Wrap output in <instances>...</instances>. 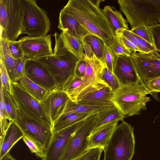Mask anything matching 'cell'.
Returning a JSON list of instances; mask_svg holds the SVG:
<instances>
[{"instance_id": "obj_47", "label": "cell", "mask_w": 160, "mask_h": 160, "mask_svg": "<svg viewBox=\"0 0 160 160\" xmlns=\"http://www.w3.org/2000/svg\"><path fill=\"white\" fill-rule=\"evenodd\" d=\"M83 42L85 55L88 58H91L95 55L93 52L90 46L84 41Z\"/></svg>"}, {"instance_id": "obj_22", "label": "cell", "mask_w": 160, "mask_h": 160, "mask_svg": "<svg viewBox=\"0 0 160 160\" xmlns=\"http://www.w3.org/2000/svg\"><path fill=\"white\" fill-rule=\"evenodd\" d=\"M114 105H95L81 104L70 99L66 106L62 115L74 113L95 115L110 108Z\"/></svg>"}, {"instance_id": "obj_4", "label": "cell", "mask_w": 160, "mask_h": 160, "mask_svg": "<svg viewBox=\"0 0 160 160\" xmlns=\"http://www.w3.org/2000/svg\"><path fill=\"white\" fill-rule=\"evenodd\" d=\"M149 94L143 83L120 84L113 92L112 101L125 116L131 117L146 110V104L151 100L147 96Z\"/></svg>"}, {"instance_id": "obj_5", "label": "cell", "mask_w": 160, "mask_h": 160, "mask_svg": "<svg viewBox=\"0 0 160 160\" xmlns=\"http://www.w3.org/2000/svg\"><path fill=\"white\" fill-rule=\"evenodd\" d=\"M134 128L124 121L118 125L104 150L103 160H132L135 153Z\"/></svg>"}, {"instance_id": "obj_26", "label": "cell", "mask_w": 160, "mask_h": 160, "mask_svg": "<svg viewBox=\"0 0 160 160\" xmlns=\"http://www.w3.org/2000/svg\"><path fill=\"white\" fill-rule=\"evenodd\" d=\"M0 59L3 62L11 82H16L14 67V60L10 52L7 40L0 38Z\"/></svg>"}, {"instance_id": "obj_30", "label": "cell", "mask_w": 160, "mask_h": 160, "mask_svg": "<svg viewBox=\"0 0 160 160\" xmlns=\"http://www.w3.org/2000/svg\"><path fill=\"white\" fill-rule=\"evenodd\" d=\"M83 41L88 43L97 58L106 66L103 58L105 43L99 38L93 34L88 35L83 39Z\"/></svg>"}, {"instance_id": "obj_50", "label": "cell", "mask_w": 160, "mask_h": 160, "mask_svg": "<svg viewBox=\"0 0 160 160\" xmlns=\"http://www.w3.org/2000/svg\"><path fill=\"white\" fill-rule=\"evenodd\" d=\"M159 22V23H160V21Z\"/></svg>"}, {"instance_id": "obj_15", "label": "cell", "mask_w": 160, "mask_h": 160, "mask_svg": "<svg viewBox=\"0 0 160 160\" xmlns=\"http://www.w3.org/2000/svg\"><path fill=\"white\" fill-rule=\"evenodd\" d=\"M113 92L107 84L99 83L82 92L75 102L95 105H113L112 101Z\"/></svg>"}, {"instance_id": "obj_13", "label": "cell", "mask_w": 160, "mask_h": 160, "mask_svg": "<svg viewBox=\"0 0 160 160\" xmlns=\"http://www.w3.org/2000/svg\"><path fill=\"white\" fill-rule=\"evenodd\" d=\"M70 99L68 94L63 90H55L50 92L40 102L43 112L52 128L54 123L62 114Z\"/></svg>"}, {"instance_id": "obj_25", "label": "cell", "mask_w": 160, "mask_h": 160, "mask_svg": "<svg viewBox=\"0 0 160 160\" xmlns=\"http://www.w3.org/2000/svg\"><path fill=\"white\" fill-rule=\"evenodd\" d=\"M61 34L63 43L78 60L83 58L84 52L83 40L79 39L66 32L62 31Z\"/></svg>"}, {"instance_id": "obj_6", "label": "cell", "mask_w": 160, "mask_h": 160, "mask_svg": "<svg viewBox=\"0 0 160 160\" xmlns=\"http://www.w3.org/2000/svg\"><path fill=\"white\" fill-rule=\"evenodd\" d=\"M21 0H0V38L16 41L23 32Z\"/></svg>"}, {"instance_id": "obj_44", "label": "cell", "mask_w": 160, "mask_h": 160, "mask_svg": "<svg viewBox=\"0 0 160 160\" xmlns=\"http://www.w3.org/2000/svg\"><path fill=\"white\" fill-rule=\"evenodd\" d=\"M143 84L150 94L160 92V77L143 82Z\"/></svg>"}, {"instance_id": "obj_32", "label": "cell", "mask_w": 160, "mask_h": 160, "mask_svg": "<svg viewBox=\"0 0 160 160\" xmlns=\"http://www.w3.org/2000/svg\"><path fill=\"white\" fill-rule=\"evenodd\" d=\"M82 78L75 76L65 84L63 89L70 99L75 102L79 89L82 83Z\"/></svg>"}, {"instance_id": "obj_1", "label": "cell", "mask_w": 160, "mask_h": 160, "mask_svg": "<svg viewBox=\"0 0 160 160\" xmlns=\"http://www.w3.org/2000/svg\"><path fill=\"white\" fill-rule=\"evenodd\" d=\"M78 21L91 34L109 47L118 40L114 28L102 9L90 0H69L62 9Z\"/></svg>"}, {"instance_id": "obj_14", "label": "cell", "mask_w": 160, "mask_h": 160, "mask_svg": "<svg viewBox=\"0 0 160 160\" xmlns=\"http://www.w3.org/2000/svg\"><path fill=\"white\" fill-rule=\"evenodd\" d=\"M19 41L24 56L28 59L33 60L53 54L50 34L44 37H24Z\"/></svg>"}, {"instance_id": "obj_35", "label": "cell", "mask_w": 160, "mask_h": 160, "mask_svg": "<svg viewBox=\"0 0 160 160\" xmlns=\"http://www.w3.org/2000/svg\"><path fill=\"white\" fill-rule=\"evenodd\" d=\"M3 89L7 111L11 119L14 121L16 118L17 107L12 96L3 88Z\"/></svg>"}, {"instance_id": "obj_18", "label": "cell", "mask_w": 160, "mask_h": 160, "mask_svg": "<svg viewBox=\"0 0 160 160\" xmlns=\"http://www.w3.org/2000/svg\"><path fill=\"white\" fill-rule=\"evenodd\" d=\"M83 58L86 62L87 67L77 98L82 92L94 85L99 83L106 84L101 79V72L105 65H104L95 55L89 58L87 57L84 53Z\"/></svg>"}, {"instance_id": "obj_24", "label": "cell", "mask_w": 160, "mask_h": 160, "mask_svg": "<svg viewBox=\"0 0 160 160\" xmlns=\"http://www.w3.org/2000/svg\"><path fill=\"white\" fill-rule=\"evenodd\" d=\"M102 10L113 26L116 35L120 34L123 30H129L127 21L114 7L107 6Z\"/></svg>"}, {"instance_id": "obj_8", "label": "cell", "mask_w": 160, "mask_h": 160, "mask_svg": "<svg viewBox=\"0 0 160 160\" xmlns=\"http://www.w3.org/2000/svg\"><path fill=\"white\" fill-rule=\"evenodd\" d=\"M97 114L84 120L69 139L61 160H73L88 150L89 137L98 119Z\"/></svg>"}, {"instance_id": "obj_10", "label": "cell", "mask_w": 160, "mask_h": 160, "mask_svg": "<svg viewBox=\"0 0 160 160\" xmlns=\"http://www.w3.org/2000/svg\"><path fill=\"white\" fill-rule=\"evenodd\" d=\"M13 121L24 135L47 148L53 134L52 128L50 126L28 117L18 108L16 118Z\"/></svg>"}, {"instance_id": "obj_29", "label": "cell", "mask_w": 160, "mask_h": 160, "mask_svg": "<svg viewBox=\"0 0 160 160\" xmlns=\"http://www.w3.org/2000/svg\"><path fill=\"white\" fill-rule=\"evenodd\" d=\"M120 34L130 41L141 50L142 53H150L157 51L154 47L135 34L130 30L124 29Z\"/></svg>"}, {"instance_id": "obj_41", "label": "cell", "mask_w": 160, "mask_h": 160, "mask_svg": "<svg viewBox=\"0 0 160 160\" xmlns=\"http://www.w3.org/2000/svg\"><path fill=\"white\" fill-rule=\"evenodd\" d=\"M153 41V45L160 54V23L149 26Z\"/></svg>"}, {"instance_id": "obj_43", "label": "cell", "mask_w": 160, "mask_h": 160, "mask_svg": "<svg viewBox=\"0 0 160 160\" xmlns=\"http://www.w3.org/2000/svg\"><path fill=\"white\" fill-rule=\"evenodd\" d=\"M28 59L25 56L14 60V70L16 82L25 74V65Z\"/></svg>"}, {"instance_id": "obj_19", "label": "cell", "mask_w": 160, "mask_h": 160, "mask_svg": "<svg viewBox=\"0 0 160 160\" xmlns=\"http://www.w3.org/2000/svg\"><path fill=\"white\" fill-rule=\"evenodd\" d=\"M57 28L62 31L67 32L82 40L88 35L91 34L75 18L62 9L59 13Z\"/></svg>"}, {"instance_id": "obj_20", "label": "cell", "mask_w": 160, "mask_h": 160, "mask_svg": "<svg viewBox=\"0 0 160 160\" xmlns=\"http://www.w3.org/2000/svg\"><path fill=\"white\" fill-rule=\"evenodd\" d=\"M24 135L16 123L11 120L4 134L0 139V160L4 159L12 147Z\"/></svg>"}, {"instance_id": "obj_2", "label": "cell", "mask_w": 160, "mask_h": 160, "mask_svg": "<svg viewBox=\"0 0 160 160\" xmlns=\"http://www.w3.org/2000/svg\"><path fill=\"white\" fill-rule=\"evenodd\" d=\"M53 54L33 59L46 69L55 81L56 90H63L67 82L75 76L76 57L65 46L61 34L55 32Z\"/></svg>"}, {"instance_id": "obj_37", "label": "cell", "mask_w": 160, "mask_h": 160, "mask_svg": "<svg viewBox=\"0 0 160 160\" xmlns=\"http://www.w3.org/2000/svg\"><path fill=\"white\" fill-rule=\"evenodd\" d=\"M130 30L153 46V40L149 26H137L131 28Z\"/></svg>"}, {"instance_id": "obj_46", "label": "cell", "mask_w": 160, "mask_h": 160, "mask_svg": "<svg viewBox=\"0 0 160 160\" xmlns=\"http://www.w3.org/2000/svg\"><path fill=\"white\" fill-rule=\"evenodd\" d=\"M86 67V62L83 58L78 60L76 67L75 76L83 78L85 73Z\"/></svg>"}, {"instance_id": "obj_16", "label": "cell", "mask_w": 160, "mask_h": 160, "mask_svg": "<svg viewBox=\"0 0 160 160\" xmlns=\"http://www.w3.org/2000/svg\"><path fill=\"white\" fill-rule=\"evenodd\" d=\"M113 73L121 84L143 83L131 57L117 56L113 67Z\"/></svg>"}, {"instance_id": "obj_27", "label": "cell", "mask_w": 160, "mask_h": 160, "mask_svg": "<svg viewBox=\"0 0 160 160\" xmlns=\"http://www.w3.org/2000/svg\"><path fill=\"white\" fill-rule=\"evenodd\" d=\"M94 115L92 114L71 113L63 114L53 126V133L60 131Z\"/></svg>"}, {"instance_id": "obj_49", "label": "cell", "mask_w": 160, "mask_h": 160, "mask_svg": "<svg viewBox=\"0 0 160 160\" xmlns=\"http://www.w3.org/2000/svg\"><path fill=\"white\" fill-rule=\"evenodd\" d=\"M91 1L95 5L99 7L100 2H103V0H91Z\"/></svg>"}, {"instance_id": "obj_48", "label": "cell", "mask_w": 160, "mask_h": 160, "mask_svg": "<svg viewBox=\"0 0 160 160\" xmlns=\"http://www.w3.org/2000/svg\"><path fill=\"white\" fill-rule=\"evenodd\" d=\"M4 160H17L9 152L5 157Z\"/></svg>"}, {"instance_id": "obj_38", "label": "cell", "mask_w": 160, "mask_h": 160, "mask_svg": "<svg viewBox=\"0 0 160 160\" xmlns=\"http://www.w3.org/2000/svg\"><path fill=\"white\" fill-rule=\"evenodd\" d=\"M103 150L100 148H93L87 150L85 153L72 160H100Z\"/></svg>"}, {"instance_id": "obj_11", "label": "cell", "mask_w": 160, "mask_h": 160, "mask_svg": "<svg viewBox=\"0 0 160 160\" xmlns=\"http://www.w3.org/2000/svg\"><path fill=\"white\" fill-rule=\"evenodd\" d=\"M132 58L138 73L143 82L160 77V54L132 52Z\"/></svg>"}, {"instance_id": "obj_9", "label": "cell", "mask_w": 160, "mask_h": 160, "mask_svg": "<svg viewBox=\"0 0 160 160\" xmlns=\"http://www.w3.org/2000/svg\"><path fill=\"white\" fill-rule=\"evenodd\" d=\"M12 98L17 108L28 117L52 127L47 120L39 101L29 94L17 82H11Z\"/></svg>"}, {"instance_id": "obj_17", "label": "cell", "mask_w": 160, "mask_h": 160, "mask_svg": "<svg viewBox=\"0 0 160 160\" xmlns=\"http://www.w3.org/2000/svg\"><path fill=\"white\" fill-rule=\"evenodd\" d=\"M25 73L30 80L49 92L56 90V83L50 73L35 61L28 60L25 65Z\"/></svg>"}, {"instance_id": "obj_45", "label": "cell", "mask_w": 160, "mask_h": 160, "mask_svg": "<svg viewBox=\"0 0 160 160\" xmlns=\"http://www.w3.org/2000/svg\"><path fill=\"white\" fill-rule=\"evenodd\" d=\"M118 40L128 50L132 52H138L142 53L141 50L130 41L120 34L116 35Z\"/></svg>"}, {"instance_id": "obj_21", "label": "cell", "mask_w": 160, "mask_h": 160, "mask_svg": "<svg viewBox=\"0 0 160 160\" xmlns=\"http://www.w3.org/2000/svg\"><path fill=\"white\" fill-rule=\"evenodd\" d=\"M117 125V122L106 124L91 134L89 137L88 150L98 148L103 151Z\"/></svg>"}, {"instance_id": "obj_39", "label": "cell", "mask_w": 160, "mask_h": 160, "mask_svg": "<svg viewBox=\"0 0 160 160\" xmlns=\"http://www.w3.org/2000/svg\"><path fill=\"white\" fill-rule=\"evenodd\" d=\"M7 41L11 54L15 59L24 56L21 43L19 41L7 40Z\"/></svg>"}, {"instance_id": "obj_28", "label": "cell", "mask_w": 160, "mask_h": 160, "mask_svg": "<svg viewBox=\"0 0 160 160\" xmlns=\"http://www.w3.org/2000/svg\"><path fill=\"white\" fill-rule=\"evenodd\" d=\"M25 90L40 102L43 100L50 92L41 87L24 74L17 82Z\"/></svg>"}, {"instance_id": "obj_31", "label": "cell", "mask_w": 160, "mask_h": 160, "mask_svg": "<svg viewBox=\"0 0 160 160\" xmlns=\"http://www.w3.org/2000/svg\"><path fill=\"white\" fill-rule=\"evenodd\" d=\"M0 84V122L1 131L0 138H2L12 120L7 112L4 102L3 89Z\"/></svg>"}, {"instance_id": "obj_12", "label": "cell", "mask_w": 160, "mask_h": 160, "mask_svg": "<svg viewBox=\"0 0 160 160\" xmlns=\"http://www.w3.org/2000/svg\"><path fill=\"white\" fill-rule=\"evenodd\" d=\"M83 121L53 132L42 160H61L69 139Z\"/></svg>"}, {"instance_id": "obj_33", "label": "cell", "mask_w": 160, "mask_h": 160, "mask_svg": "<svg viewBox=\"0 0 160 160\" xmlns=\"http://www.w3.org/2000/svg\"><path fill=\"white\" fill-rule=\"evenodd\" d=\"M22 139L31 152L42 159L45 154L46 148L36 140L24 135Z\"/></svg>"}, {"instance_id": "obj_23", "label": "cell", "mask_w": 160, "mask_h": 160, "mask_svg": "<svg viewBox=\"0 0 160 160\" xmlns=\"http://www.w3.org/2000/svg\"><path fill=\"white\" fill-rule=\"evenodd\" d=\"M97 115L98 119L91 134L102 126L123 121L125 117L121 110L115 105Z\"/></svg>"}, {"instance_id": "obj_42", "label": "cell", "mask_w": 160, "mask_h": 160, "mask_svg": "<svg viewBox=\"0 0 160 160\" xmlns=\"http://www.w3.org/2000/svg\"><path fill=\"white\" fill-rule=\"evenodd\" d=\"M116 57L109 48L105 43L103 52L104 62L107 68L113 73Z\"/></svg>"}, {"instance_id": "obj_40", "label": "cell", "mask_w": 160, "mask_h": 160, "mask_svg": "<svg viewBox=\"0 0 160 160\" xmlns=\"http://www.w3.org/2000/svg\"><path fill=\"white\" fill-rule=\"evenodd\" d=\"M109 48L112 53L116 56L122 55L131 57L132 52L127 49L118 40L115 42Z\"/></svg>"}, {"instance_id": "obj_3", "label": "cell", "mask_w": 160, "mask_h": 160, "mask_svg": "<svg viewBox=\"0 0 160 160\" xmlns=\"http://www.w3.org/2000/svg\"><path fill=\"white\" fill-rule=\"evenodd\" d=\"M118 2L132 28L151 26L160 21V0H118Z\"/></svg>"}, {"instance_id": "obj_7", "label": "cell", "mask_w": 160, "mask_h": 160, "mask_svg": "<svg viewBox=\"0 0 160 160\" xmlns=\"http://www.w3.org/2000/svg\"><path fill=\"white\" fill-rule=\"evenodd\" d=\"M24 12L23 33L32 37L47 35L51 22L47 13L35 0H21Z\"/></svg>"}, {"instance_id": "obj_36", "label": "cell", "mask_w": 160, "mask_h": 160, "mask_svg": "<svg viewBox=\"0 0 160 160\" xmlns=\"http://www.w3.org/2000/svg\"><path fill=\"white\" fill-rule=\"evenodd\" d=\"M1 84L3 88L12 96L11 81L3 62L0 59Z\"/></svg>"}, {"instance_id": "obj_34", "label": "cell", "mask_w": 160, "mask_h": 160, "mask_svg": "<svg viewBox=\"0 0 160 160\" xmlns=\"http://www.w3.org/2000/svg\"><path fill=\"white\" fill-rule=\"evenodd\" d=\"M101 79L105 82L114 92L119 87L120 84L113 73L109 70L106 66L103 67Z\"/></svg>"}]
</instances>
